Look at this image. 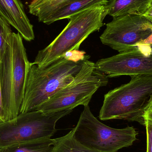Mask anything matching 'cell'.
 Instances as JSON below:
<instances>
[{
  "label": "cell",
  "instance_id": "18",
  "mask_svg": "<svg viewBox=\"0 0 152 152\" xmlns=\"http://www.w3.org/2000/svg\"><path fill=\"white\" fill-rule=\"evenodd\" d=\"M5 122L4 118V109L3 100L2 93L0 81V123Z\"/></svg>",
  "mask_w": 152,
  "mask_h": 152
},
{
  "label": "cell",
  "instance_id": "1",
  "mask_svg": "<svg viewBox=\"0 0 152 152\" xmlns=\"http://www.w3.org/2000/svg\"><path fill=\"white\" fill-rule=\"evenodd\" d=\"M84 58H71L69 53L43 68L30 62L20 113L34 111L68 85L80 71Z\"/></svg>",
  "mask_w": 152,
  "mask_h": 152
},
{
  "label": "cell",
  "instance_id": "6",
  "mask_svg": "<svg viewBox=\"0 0 152 152\" xmlns=\"http://www.w3.org/2000/svg\"><path fill=\"white\" fill-rule=\"evenodd\" d=\"M74 129L75 139L85 147L97 152H117L131 146L138 132L133 126L110 127L94 116L88 105L84 106Z\"/></svg>",
  "mask_w": 152,
  "mask_h": 152
},
{
  "label": "cell",
  "instance_id": "14",
  "mask_svg": "<svg viewBox=\"0 0 152 152\" xmlns=\"http://www.w3.org/2000/svg\"><path fill=\"white\" fill-rule=\"evenodd\" d=\"M55 139H44L10 146L1 152H52Z\"/></svg>",
  "mask_w": 152,
  "mask_h": 152
},
{
  "label": "cell",
  "instance_id": "8",
  "mask_svg": "<svg viewBox=\"0 0 152 152\" xmlns=\"http://www.w3.org/2000/svg\"><path fill=\"white\" fill-rule=\"evenodd\" d=\"M152 34V23L145 17L127 14L113 18L100 36L101 42L119 53L132 50Z\"/></svg>",
  "mask_w": 152,
  "mask_h": 152
},
{
  "label": "cell",
  "instance_id": "2",
  "mask_svg": "<svg viewBox=\"0 0 152 152\" xmlns=\"http://www.w3.org/2000/svg\"><path fill=\"white\" fill-rule=\"evenodd\" d=\"M29 63L19 33L12 32L0 58V81L5 122L20 113Z\"/></svg>",
  "mask_w": 152,
  "mask_h": 152
},
{
  "label": "cell",
  "instance_id": "16",
  "mask_svg": "<svg viewBox=\"0 0 152 152\" xmlns=\"http://www.w3.org/2000/svg\"><path fill=\"white\" fill-rule=\"evenodd\" d=\"M12 33L10 26L0 17V58L4 52L7 41Z\"/></svg>",
  "mask_w": 152,
  "mask_h": 152
},
{
  "label": "cell",
  "instance_id": "22",
  "mask_svg": "<svg viewBox=\"0 0 152 152\" xmlns=\"http://www.w3.org/2000/svg\"><path fill=\"white\" fill-rule=\"evenodd\" d=\"M151 108H152V105H151Z\"/></svg>",
  "mask_w": 152,
  "mask_h": 152
},
{
  "label": "cell",
  "instance_id": "7",
  "mask_svg": "<svg viewBox=\"0 0 152 152\" xmlns=\"http://www.w3.org/2000/svg\"><path fill=\"white\" fill-rule=\"evenodd\" d=\"M85 60L80 71L68 85L57 92L37 110L45 113L73 110L79 105H88L92 96L102 87L107 86L109 78L95 69V63Z\"/></svg>",
  "mask_w": 152,
  "mask_h": 152
},
{
  "label": "cell",
  "instance_id": "20",
  "mask_svg": "<svg viewBox=\"0 0 152 152\" xmlns=\"http://www.w3.org/2000/svg\"><path fill=\"white\" fill-rule=\"evenodd\" d=\"M138 44L144 45H149L152 47V34L148 38L145 39L143 41L139 42Z\"/></svg>",
  "mask_w": 152,
  "mask_h": 152
},
{
  "label": "cell",
  "instance_id": "23",
  "mask_svg": "<svg viewBox=\"0 0 152 152\" xmlns=\"http://www.w3.org/2000/svg\"></svg>",
  "mask_w": 152,
  "mask_h": 152
},
{
  "label": "cell",
  "instance_id": "21",
  "mask_svg": "<svg viewBox=\"0 0 152 152\" xmlns=\"http://www.w3.org/2000/svg\"><path fill=\"white\" fill-rule=\"evenodd\" d=\"M142 16L145 17L152 23V5L148 9V10Z\"/></svg>",
  "mask_w": 152,
  "mask_h": 152
},
{
  "label": "cell",
  "instance_id": "5",
  "mask_svg": "<svg viewBox=\"0 0 152 152\" xmlns=\"http://www.w3.org/2000/svg\"><path fill=\"white\" fill-rule=\"evenodd\" d=\"M73 110L48 113L34 111L20 113L13 119L0 123V152L15 145L51 138L58 130L57 122Z\"/></svg>",
  "mask_w": 152,
  "mask_h": 152
},
{
  "label": "cell",
  "instance_id": "19",
  "mask_svg": "<svg viewBox=\"0 0 152 152\" xmlns=\"http://www.w3.org/2000/svg\"><path fill=\"white\" fill-rule=\"evenodd\" d=\"M145 121H146L152 124V108L151 107L145 113Z\"/></svg>",
  "mask_w": 152,
  "mask_h": 152
},
{
  "label": "cell",
  "instance_id": "9",
  "mask_svg": "<svg viewBox=\"0 0 152 152\" xmlns=\"http://www.w3.org/2000/svg\"><path fill=\"white\" fill-rule=\"evenodd\" d=\"M95 69L108 78L152 75V47L138 44L132 50L99 60Z\"/></svg>",
  "mask_w": 152,
  "mask_h": 152
},
{
  "label": "cell",
  "instance_id": "10",
  "mask_svg": "<svg viewBox=\"0 0 152 152\" xmlns=\"http://www.w3.org/2000/svg\"><path fill=\"white\" fill-rule=\"evenodd\" d=\"M0 17L13 27L26 41L34 39L33 26L20 0H0Z\"/></svg>",
  "mask_w": 152,
  "mask_h": 152
},
{
  "label": "cell",
  "instance_id": "3",
  "mask_svg": "<svg viewBox=\"0 0 152 152\" xmlns=\"http://www.w3.org/2000/svg\"><path fill=\"white\" fill-rule=\"evenodd\" d=\"M130 77L129 82L104 95L100 120H124L145 126V115L152 104V75Z\"/></svg>",
  "mask_w": 152,
  "mask_h": 152
},
{
  "label": "cell",
  "instance_id": "12",
  "mask_svg": "<svg viewBox=\"0 0 152 152\" xmlns=\"http://www.w3.org/2000/svg\"><path fill=\"white\" fill-rule=\"evenodd\" d=\"M108 0H73L52 13L43 23L49 25L64 19H69L75 14L89 7L107 4Z\"/></svg>",
  "mask_w": 152,
  "mask_h": 152
},
{
  "label": "cell",
  "instance_id": "11",
  "mask_svg": "<svg viewBox=\"0 0 152 152\" xmlns=\"http://www.w3.org/2000/svg\"><path fill=\"white\" fill-rule=\"evenodd\" d=\"M152 4V0H110L104 7L107 15L114 18L127 14L143 15Z\"/></svg>",
  "mask_w": 152,
  "mask_h": 152
},
{
  "label": "cell",
  "instance_id": "17",
  "mask_svg": "<svg viewBox=\"0 0 152 152\" xmlns=\"http://www.w3.org/2000/svg\"><path fill=\"white\" fill-rule=\"evenodd\" d=\"M145 126L146 130V152H152V124L145 121Z\"/></svg>",
  "mask_w": 152,
  "mask_h": 152
},
{
  "label": "cell",
  "instance_id": "13",
  "mask_svg": "<svg viewBox=\"0 0 152 152\" xmlns=\"http://www.w3.org/2000/svg\"><path fill=\"white\" fill-rule=\"evenodd\" d=\"M73 0H33L28 5L29 12L43 22L52 13Z\"/></svg>",
  "mask_w": 152,
  "mask_h": 152
},
{
  "label": "cell",
  "instance_id": "4",
  "mask_svg": "<svg viewBox=\"0 0 152 152\" xmlns=\"http://www.w3.org/2000/svg\"><path fill=\"white\" fill-rule=\"evenodd\" d=\"M107 15L104 5L99 4L70 17L62 32L49 45L38 52L32 63L43 68L69 53L78 51L88 36L99 31L104 25L103 20Z\"/></svg>",
  "mask_w": 152,
  "mask_h": 152
},
{
  "label": "cell",
  "instance_id": "15",
  "mask_svg": "<svg viewBox=\"0 0 152 152\" xmlns=\"http://www.w3.org/2000/svg\"><path fill=\"white\" fill-rule=\"evenodd\" d=\"M52 152H97L90 150L82 145L75 139L74 129L66 135L55 138Z\"/></svg>",
  "mask_w": 152,
  "mask_h": 152
}]
</instances>
